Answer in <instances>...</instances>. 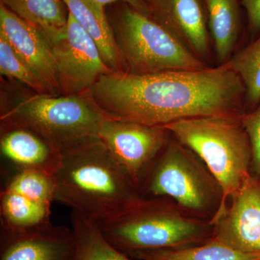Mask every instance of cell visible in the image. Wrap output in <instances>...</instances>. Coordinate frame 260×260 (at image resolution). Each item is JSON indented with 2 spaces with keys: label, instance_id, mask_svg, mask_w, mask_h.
I'll return each instance as SVG.
<instances>
[{
  "label": "cell",
  "instance_id": "ffe728a7",
  "mask_svg": "<svg viewBox=\"0 0 260 260\" xmlns=\"http://www.w3.org/2000/svg\"><path fill=\"white\" fill-rule=\"evenodd\" d=\"M126 255L135 260H260L259 254L236 250L212 237L200 245L137 251Z\"/></svg>",
  "mask_w": 260,
  "mask_h": 260
},
{
  "label": "cell",
  "instance_id": "6da1fadb",
  "mask_svg": "<svg viewBox=\"0 0 260 260\" xmlns=\"http://www.w3.org/2000/svg\"><path fill=\"white\" fill-rule=\"evenodd\" d=\"M88 93L109 119L164 126L201 116H242V80L227 63L216 68L151 73L110 72Z\"/></svg>",
  "mask_w": 260,
  "mask_h": 260
},
{
  "label": "cell",
  "instance_id": "3957f363",
  "mask_svg": "<svg viewBox=\"0 0 260 260\" xmlns=\"http://www.w3.org/2000/svg\"><path fill=\"white\" fill-rule=\"evenodd\" d=\"M107 119L88 92L28 94L3 102L1 108V126L30 130L61 154L99 139Z\"/></svg>",
  "mask_w": 260,
  "mask_h": 260
},
{
  "label": "cell",
  "instance_id": "603a6c76",
  "mask_svg": "<svg viewBox=\"0 0 260 260\" xmlns=\"http://www.w3.org/2000/svg\"><path fill=\"white\" fill-rule=\"evenodd\" d=\"M0 73L3 76L13 78L38 93H49L40 80L15 54L3 36L0 35Z\"/></svg>",
  "mask_w": 260,
  "mask_h": 260
},
{
  "label": "cell",
  "instance_id": "5bb4252c",
  "mask_svg": "<svg viewBox=\"0 0 260 260\" xmlns=\"http://www.w3.org/2000/svg\"><path fill=\"white\" fill-rule=\"evenodd\" d=\"M2 155L13 170H34L52 175L60 164L61 153L42 137L18 126H1Z\"/></svg>",
  "mask_w": 260,
  "mask_h": 260
},
{
  "label": "cell",
  "instance_id": "44dd1931",
  "mask_svg": "<svg viewBox=\"0 0 260 260\" xmlns=\"http://www.w3.org/2000/svg\"><path fill=\"white\" fill-rule=\"evenodd\" d=\"M226 63L242 80L248 105L257 107L260 104V37Z\"/></svg>",
  "mask_w": 260,
  "mask_h": 260
},
{
  "label": "cell",
  "instance_id": "2e32d148",
  "mask_svg": "<svg viewBox=\"0 0 260 260\" xmlns=\"http://www.w3.org/2000/svg\"><path fill=\"white\" fill-rule=\"evenodd\" d=\"M0 4L34 25L49 42L61 37L68 24L63 0H0Z\"/></svg>",
  "mask_w": 260,
  "mask_h": 260
},
{
  "label": "cell",
  "instance_id": "cb8c5ba5",
  "mask_svg": "<svg viewBox=\"0 0 260 260\" xmlns=\"http://www.w3.org/2000/svg\"><path fill=\"white\" fill-rule=\"evenodd\" d=\"M251 149V173L260 179V104L241 118Z\"/></svg>",
  "mask_w": 260,
  "mask_h": 260
},
{
  "label": "cell",
  "instance_id": "8992f818",
  "mask_svg": "<svg viewBox=\"0 0 260 260\" xmlns=\"http://www.w3.org/2000/svg\"><path fill=\"white\" fill-rule=\"evenodd\" d=\"M141 198H167L193 215L215 218L223 191L199 157L171 135L139 187Z\"/></svg>",
  "mask_w": 260,
  "mask_h": 260
},
{
  "label": "cell",
  "instance_id": "4316f807",
  "mask_svg": "<svg viewBox=\"0 0 260 260\" xmlns=\"http://www.w3.org/2000/svg\"><path fill=\"white\" fill-rule=\"evenodd\" d=\"M145 1L146 2V3L149 5V6L150 7V5H151L152 3H153V0H145Z\"/></svg>",
  "mask_w": 260,
  "mask_h": 260
},
{
  "label": "cell",
  "instance_id": "9c48e42d",
  "mask_svg": "<svg viewBox=\"0 0 260 260\" xmlns=\"http://www.w3.org/2000/svg\"><path fill=\"white\" fill-rule=\"evenodd\" d=\"M162 126L107 119L99 138L126 171L138 189L150 166L170 138Z\"/></svg>",
  "mask_w": 260,
  "mask_h": 260
},
{
  "label": "cell",
  "instance_id": "e0dca14e",
  "mask_svg": "<svg viewBox=\"0 0 260 260\" xmlns=\"http://www.w3.org/2000/svg\"><path fill=\"white\" fill-rule=\"evenodd\" d=\"M70 223L74 233L75 245L68 260H135L106 239L96 223L72 211Z\"/></svg>",
  "mask_w": 260,
  "mask_h": 260
},
{
  "label": "cell",
  "instance_id": "4fadbf2b",
  "mask_svg": "<svg viewBox=\"0 0 260 260\" xmlns=\"http://www.w3.org/2000/svg\"><path fill=\"white\" fill-rule=\"evenodd\" d=\"M154 19L198 57L209 47L203 8L198 0H153Z\"/></svg>",
  "mask_w": 260,
  "mask_h": 260
},
{
  "label": "cell",
  "instance_id": "7402d4cb",
  "mask_svg": "<svg viewBox=\"0 0 260 260\" xmlns=\"http://www.w3.org/2000/svg\"><path fill=\"white\" fill-rule=\"evenodd\" d=\"M13 191L50 206L54 201V184L51 176L34 170H13L5 181L3 189Z\"/></svg>",
  "mask_w": 260,
  "mask_h": 260
},
{
  "label": "cell",
  "instance_id": "7c38bea8",
  "mask_svg": "<svg viewBox=\"0 0 260 260\" xmlns=\"http://www.w3.org/2000/svg\"><path fill=\"white\" fill-rule=\"evenodd\" d=\"M74 245L73 229L64 225L0 229V260H68Z\"/></svg>",
  "mask_w": 260,
  "mask_h": 260
},
{
  "label": "cell",
  "instance_id": "d4e9b609",
  "mask_svg": "<svg viewBox=\"0 0 260 260\" xmlns=\"http://www.w3.org/2000/svg\"><path fill=\"white\" fill-rule=\"evenodd\" d=\"M252 32L260 31V0H242Z\"/></svg>",
  "mask_w": 260,
  "mask_h": 260
},
{
  "label": "cell",
  "instance_id": "52a82bcc",
  "mask_svg": "<svg viewBox=\"0 0 260 260\" xmlns=\"http://www.w3.org/2000/svg\"><path fill=\"white\" fill-rule=\"evenodd\" d=\"M109 6L108 17L126 71L151 73L207 68L198 56L150 15L125 3Z\"/></svg>",
  "mask_w": 260,
  "mask_h": 260
},
{
  "label": "cell",
  "instance_id": "9a60e30c",
  "mask_svg": "<svg viewBox=\"0 0 260 260\" xmlns=\"http://www.w3.org/2000/svg\"><path fill=\"white\" fill-rule=\"evenodd\" d=\"M73 15L97 44L103 59L114 72L125 71L107 8L91 0H63Z\"/></svg>",
  "mask_w": 260,
  "mask_h": 260
},
{
  "label": "cell",
  "instance_id": "277c9868",
  "mask_svg": "<svg viewBox=\"0 0 260 260\" xmlns=\"http://www.w3.org/2000/svg\"><path fill=\"white\" fill-rule=\"evenodd\" d=\"M106 239L125 254L184 247L212 237L211 221L167 198H141L115 218L97 224Z\"/></svg>",
  "mask_w": 260,
  "mask_h": 260
},
{
  "label": "cell",
  "instance_id": "8fae6325",
  "mask_svg": "<svg viewBox=\"0 0 260 260\" xmlns=\"http://www.w3.org/2000/svg\"><path fill=\"white\" fill-rule=\"evenodd\" d=\"M0 35L51 95H61L59 74L50 44L32 24L0 4Z\"/></svg>",
  "mask_w": 260,
  "mask_h": 260
},
{
  "label": "cell",
  "instance_id": "484cf974",
  "mask_svg": "<svg viewBox=\"0 0 260 260\" xmlns=\"http://www.w3.org/2000/svg\"><path fill=\"white\" fill-rule=\"evenodd\" d=\"M91 1L106 8L116 3H125V4L131 5L135 9L143 12L145 14L150 15L152 14L151 8L145 0H91Z\"/></svg>",
  "mask_w": 260,
  "mask_h": 260
},
{
  "label": "cell",
  "instance_id": "ba28073f",
  "mask_svg": "<svg viewBox=\"0 0 260 260\" xmlns=\"http://www.w3.org/2000/svg\"><path fill=\"white\" fill-rule=\"evenodd\" d=\"M49 44L59 74L61 95L86 93L102 75L112 72L93 39L70 13L62 35Z\"/></svg>",
  "mask_w": 260,
  "mask_h": 260
},
{
  "label": "cell",
  "instance_id": "7a4b0ae2",
  "mask_svg": "<svg viewBox=\"0 0 260 260\" xmlns=\"http://www.w3.org/2000/svg\"><path fill=\"white\" fill-rule=\"evenodd\" d=\"M51 179L54 201L96 224L115 218L141 198L138 186L100 139L61 154Z\"/></svg>",
  "mask_w": 260,
  "mask_h": 260
},
{
  "label": "cell",
  "instance_id": "ac0fdd59",
  "mask_svg": "<svg viewBox=\"0 0 260 260\" xmlns=\"http://www.w3.org/2000/svg\"><path fill=\"white\" fill-rule=\"evenodd\" d=\"M51 207L25 197L2 189L0 194L1 229L25 231L51 224Z\"/></svg>",
  "mask_w": 260,
  "mask_h": 260
},
{
  "label": "cell",
  "instance_id": "30bf717a",
  "mask_svg": "<svg viewBox=\"0 0 260 260\" xmlns=\"http://www.w3.org/2000/svg\"><path fill=\"white\" fill-rule=\"evenodd\" d=\"M212 238L236 250L260 255V179L251 173L212 223Z\"/></svg>",
  "mask_w": 260,
  "mask_h": 260
},
{
  "label": "cell",
  "instance_id": "5b68a950",
  "mask_svg": "<svg viewBox=\"0 0 260 260\" xmlns=\"http://www.w3.org/2000/svg\"><path fill=\"white\" fill-rule=\"evenodd\" d=\"M242 116H201L162 126L194 152L223 191L220 209L211 223L225 211L229 200L251 174V149Z\"/></svg>",
  "mask_w": 260,
  "mask_h": 260
},
{
  "label": "cell",
  "instance_id": "d6986e66",
  "mask_svg": "<svg viewBox=\"0 0 260 260\" xmlns=\"http://www.w3.org/2000/svg\"><path fill=\"white\" fill-rule=\"evenodd\" d=\"M210 34L220 62L232 55L239 37L240 16L238 0H205Z\"/></svg>",
  "mask_w": 260,
  "mask_h": 260
}]
</instances>
